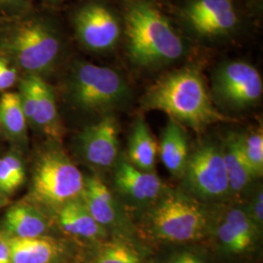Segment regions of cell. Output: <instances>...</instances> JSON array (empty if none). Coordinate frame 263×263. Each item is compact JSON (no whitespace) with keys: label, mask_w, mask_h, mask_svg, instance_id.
Listing matches in <instances>:
<instances>
[{"label":"cell","mask_w":263,"mask_h":263,"mask_svg":"<svg viewBox=\"0 0 263 263\" xmlns=\"http://www.w3.org/2000/svg\"><path fill=\"white\" fill-rule=\"evenodd\" d=\"M3 234L15 238H35L47 235L50 221L42 211L30 203L10 208L2 221Z\"/></svg>","instance_id":"cell-18"},{"label":"cell","mask_w":263,"mask_h":263,"mask_svg":"<svg viewBox=\"0 0 263 263\" xmlns=\"http://www.w3.org/2000/svg\"><path fill=\"white\" fill-rule=\"evenodd\" d=\"M84 263H145L130 238L115 236L96 243Z\"/></svg>","instance_id":"cell-22"},{"label":"cell","mask_w":263,"mask_h":263,"mask_svg":"<svg viewBox=\"0 0 263 263\" xmlns=\"http://www.w3.org/2000/svg\"><path fill=\"white\" fill-rule=\"evenodd\" d=\"M6 237L11 250V263H61L67 254L65 244L51 236Z\"/></svg>","instance_id":"cell-17"},{"label":"cell","mask_w":263,"mask_h":263,"mask_svg":"<svg viewBox=\"0 0 263 263\" xmlns=\"http://www.w3.org/2000/svg\"><path fill=\"white\" fill-rule=\"evenodd\" d=\"M216 238L222 252L228 255H244L252 252L261 235L245 207L226 210L216 222Z\"/></svg>","instance_id":"cell-15"},{"label":"cell","mask_w":263,"mask_h":263,"mask_svg":"<svg viewBox=\"0 0 263 263\" xmlns=\"http://www.w3.org/2000/svg\"><path fill=\"white\" fill-rule=\"evenodd\" d=\"M0 263H11V250L7 237L0 233Z\"/></svg>","instance_id":"cell-30"},{"label":"cell","mask_w":263,"mask_h":263,"mask_svg":"<svg viewBox=\"0 0 263 263\" xmlns=\"http://www.w3.org/2000/svg\"><path fill=\"white\" fill-rule=\"evenodd\" d=\"M113 184L116 192L134 206H151L167 191L154 172L136 168L126 159L118 160L114 167Z\"/></svg>","instance_id":"cell-14"},{"label":"cell","mask_w":263,"mask_h":263,"mask_svg":"<svg viewBox=\"0 0 263 263\" xmlns=\"http://www.w3.org/2000/svg\"><path fill=\"white\" fill-rule=\"evenodd\" d=\"M19 95L28 124L51 139H60L63 129L55 95L43 78L28 74L21 82Z\"/></svg>","instance_id":"cell-10"},{"label":"cell","mask_w":263,"mask_h":263,"mask_svg":"<svg viewBox=\"0 0 263 263\" xmlns=\"http://www.w3.org/2000/svg\"><path fill=\"white\" fill-rule=\"evenodd\" d=\"M125 34L132 63L141 67L166 66L183 56V40L164 14L145 1H136L125 14Z\"/></svg>","instance_id":"cell-2"},{"label":"cell","mask_w":263,"mask_h":263,"mask_svg":"<svg viewBox=\"0 0 263 263\" xmlns=\"http://www.w3.org/2000/svg\"><path fill=\"white\" fill-rule=\"evenodd\" d=\"M84 180L80 170L64 151L49 149L35 164L32 197L39 204L57 211L67 202L81 196Z\"/></svg>","instance_id":"cell-6"},{"label":"cell","mask_w":263,"mask_h":263,"mask_svg":"<svg viewBox=\"0 0 263 263\" xmlns=\"http://www.w3.org/2000/svg\"><path fill=\"white\" fill-rule=\"evenodd\" d=\"M241 149L245 160L255 179L263 175V133L256 129L247 134H239Z\"/></svg>","instance_id":"cell-24"},{"label":"cell","mask_w":263,"mask_h":263,"mask_svg":"<svg viewBox=\"0 0 263 263\" xmlns=\"http://www.w3.org/2000/svg\"><path fill=\"white\" fill-rule=\"evenodd\" d=\"M18 187L19 185L13 178L6 161L2 157L0 159V190L5 193H11Z\"/></svg>","instance_id":"cell-28"},{"label":"cell","mask_w":263,"mask_h":263,"mask_svg":"<svg viewBox=\"0 0 263 263\" xmlns=\"http://www.w3.org/2000/svg\"><path fill=\"white\" fill-rule=\"evenodd\" d=\"M55 1H57V0H55Z\"/></svg>","instance_id":"cell-33"},{"label":"cell","mask_w":263,"mask_h":263,"mask_svg":"<svg viewBox=\"0 0 263 263\" xmlns=\"http://www.w3.org/2000/svg\"><path fill=\"white\" fill-rule=\"evenodd\" d=\"M245 209L257 228L262 231L263 226V190L262 187L256 188L249 204L245 206Z\"/></svg>","instance_id":"cell-25"},{"label":"cell","mask_w":263,"mask_h":263,"mask_svg":"<svg viewBox=\"0 0 263 263\" xmlns=\"http://www.w3.org/2000/svg\"><path fill=\"white\" fill-rule=\"evenodd\" d=\"M0 47L29 76L49 71L59 59L61 39L47 21L22 20L5 31Z\"/></svg>","instance_id":"cell-4"},{"label":"cell","mask_w":263,"mask_h":263,"mask_svg":"<svg viewBox=\"0 0 263 263\" xmlns=\"http://www.w3.org/2000/svg\"><path fill=\"white\" fill-rule=\"evenodd\" d=\"M158 145L148 125L142 116L134 123L128 144V161L136 168L154 172Z\"/></svg>","instance_id":"cell-20"},{"label":"cell","mask_w":263,"mask_h":263,"mask_svg":"<svg viewBox=\"0 0 263 263\" xmlns=\"http://www.w3.org/2000/svg\"><path fill=\"white\" fill-rule=\"evenodd\" d=\"M76 35L84 47L104 52L111 50L121 35V25L112 10L103 3L82 6L73 18Z\"/></svg>","instance_id":"cell-9"},{"label":"cell","mask_w":263,"mask_h":263,"mask_svg":"<svg viewBox=\"0 0 263 263\" xmlns=\"http://www.w3.org/2000/svg\"><path fill=\"white\" fill-rule=\"evenodd\" d=\"M3 159L6 161L13 178L15 179L16 183L20 186L25 179V170H24L22 160L20 159L19 156H17L16 154H13V153H9V154L5 155L3 157Z\"/></svg>","instance_id":"cell-29"},{"label":"cell","mask_w":263,"mask_h":263,"mask_svg":"<svg viewBox=\"0 0 263 263\" xmlns=\"http://www.w3.org/2000/svg\"><path fill=\"white\" fill-rule=\"evenodd\" d=\"M69 94L78 108L107 115L129 102L131 91L124 77L111 67L78 63L70 76Z\"/></svg>","instance_id":"cell-5"},{"label":"cell","mask_w":263,"mask_h":263,"mask_svg":"<svg viewBox=\"0 0 263 263\" xmlns=\"http://www.w3.org/2000/svg\"><path fill=\"white\" fill-rule=\"evenodd\" d=\"M213 91L222 105L234 110H243L261 99L262 79L258 70L247 62H226L216 68Z\"/></svg>","instance_id":"cell-8"},{"label":"cell","mask_w":263,"mask_h":263,"mask_svg":"<svg viewBox=\"0 0 263 263\" xmlns=\"http://www.w3.org/2000/svg\"><path fill=\"white\" fill-rule=\"evenodd\" d=\"M229 181L230 194H239L250 187L255 178L244 158L239 134H229L221 145Z\"/></svg>","instance_id":"cell-21"},{"label":"cell","mask_w":263,"mask_h":263,"mask_svg":"<svg viewBox=\"0 0 263 263\" xmlns=\"http://www.w3.org/2000/svg\"><path fill=\"white\" fill-rule=\"evenodd\" d=\"M81 199L96 221L107 233L129 238L131 221L122 205L100 177L94 175L85 178Z\"/></svg>","instance_id":"cell-12"},{"label":"cell","mask_w":263,"mask_h":263,"mask_svg":"<svg viewBox=\"0 0 263 263\" xmlns=\"http://www.w3.org/2000/svg\"><path fill=\"white\" fill-rule=\"evenodd\" d=\"M17 80V69L10 64L8 59L0 57V91L12 87Z\"/></svg>","instance_id":"cell-26"},{"label":"cell","mask_w":263,"mask_h":263,"mask_svg":"<svg viewBox=\"0 0 263 263\" xmlns=\"http://www.w3.org/2000/svg\"><path fill=\"white\" fill-rule=\"evenodd\" d=\"M22 0H0V3H5V4H9V3H16Z\"/></svg>","instance_id":"cell-31"},{"label":"cell","mask_w":263,"mask_h":263,"mask_svg":"<svg viewBox=\"0 0 263 263\" xmlns=\"http://www.w3.org/2000/svg\"><path fill=\"white\" fill-rule=\"evenodd\" d=\"M183 17L191 29L202 37H221L239 25L232 0H189Z\"/></svg>","instance_id":"cell-11"},{"label":"cell","mask_w":263,"mask_h":263,"mask_svg":"<svg viewBox=\"0 0 263 263\" xmlns=\"http://www.w3.org/2000/svg\"><path fill=\"white\" fill-rule=\"evenodd\" d=\"M0 122L13 139H23L25 137L28 123L19 94L8 92L1 97Z\"/></svg>","instance_id":"cell-23"},{"label":"cell","mask_w":263,"mask_h":263,"mask_svg":"<svg viewBox=\"0 0 263 263\" xmlns=\"http://www.w3.org/2000/svg\"><path fill=\"white\" fill-rule=\"evenodd\" d=\"M158 152L170 174L176 178H181L190 154L187 135L183 126L170 119L162 133Z\"/></svg>","instance_id":"cell-19"},{"label":"cell","mask_w":263,"mask_h":263,"mask_svg":"<svg viewBox=\"0 0 263 263\" xmlns=\"http://www.w3.org/2000/svg\"><path fill=\"white\" fill-rule=\"evenodd\" d=\"M0 127H1V122H0Z\"/></svg>","instance_id":"cell-32"},{"label":"cell","mask_w":263,"mask_h":263,"mask_svg":"<svg viewBox=\"0 0 263 263\" xmlns=\"http://www.w3.org/2000/svg\"><path fill=\"white\" fill-rule=\"evenodd\" d=\"M142 103L145 108L166 113L170 119L195 131L227 121L213 103L204 76L194 66L162 76L147 90Z\"/></svg>","instance_id":"cell-1"},{"label":"cell","mask_w":263,"mask_h":263,"mask_svg":"<svg viewBox=\"0 0 263 263\" xmlns=\"http://www.w3.org/2000/svg\"><path fill=\"white\" fill-rule=\"evenodd\" d=\"M144 228L155 240L188 243L206 237L212 216L197 199L185 192L166 191L144 216Z\"/></svg>","instance_id":"cell-3"},{"label":"cell","mask_w":263,"mask_h":263,"mask_svg":"<svg viewBox=\"0 0 263 263\" xmlns=\"http://www.w3.org/2000/svg\"><path fill=\"white\" fill-rule=\"evenodd\" d=\"M83 159L99 170L114 168L119 160V128L112 114L86 127L79 136Z\"/></svg>","instance_id":"cell-13"},{"label":"cell","mask_w":263,"mask_h":263,"mask_svg":"<svg viewBox=\"0 0 263 263\" xmlns=\"http://www.w3.org/2000/svg\"><path fill=\"white\" fill-rule=\"evenodd\" d=\"M181 178L184 192L200 202L218 201L230 195L222 149L216 143H203L189 154Z\"/></svg>","instance_id":"cell-7"},{"label":"cell","mask_w":263,"mask_h":263,"mask_svg":"<svg viewBox=\"0 0 263 263\" xmlns=\"http://www.w3.org/2000/svg\"><path fill=\"white\" fill-rule=\"evenodd\" d=\"M165 263H209L203 254L192 250H180L171 254Z\"/></svg>","instance_id":"cell-27"},{"label":"cell","mask_w":263,"mask_h":263,"mask_svg":"<svg viewBox=\"0 0 263 263\" xmlns=\"http://www.w3.org/2000/svg\"><path fill=\"white\" fill-rule=\"evenodd\" d=\"M56 215L57 223L61 230L72 238L93 243L107 238L108 233L96 221L81 196L59 208Z\"/></svg>","instance_id":"cell-16"}]
</instances>
